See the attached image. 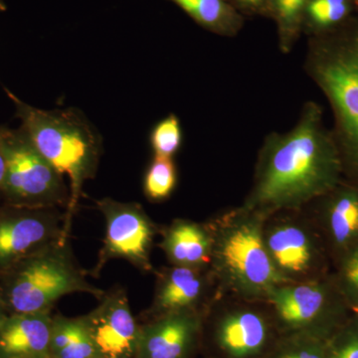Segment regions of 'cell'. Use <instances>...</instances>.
Masks as SVG:
<instances>
[{
	"instance_id": "obj_1",
	"label": "cell",
	"mask_w": 358,
	"mask_h": 358,
	"mask_svg": "<svg viewBox=\"0 0 358 358\" xmlns=\"http://www.w3.org/2000/svg\"><path fill=\"white\" fill-rule=\"evenodd\" d=\"M343 159L322 110L305 106L300 121L286 134L265 141L253 188L242 205L266 218L320 199L343 180Z\"/></svg>"
},
{
	"instance_id": "obj_2",
	"label": "cell",
	"mask_w": 358,
	"mask_h": 358,
	"mask_svg": "<svg viewBox=\"0 0 358 358\" xmlns=\"http://www.w3.org/2000/svg\"><path fill=\"white\" fill-rule=\"evenodd\" d=\"M15 107L16 117L40 155L70 181V200L66 209L65 230L70 235L85 182L95 178L102 138L80 110H46L28 105L6 89Z\"/></svg>"
},
{
	"instance_id": "obj_3",
	"label": "cell",
	"mask_w": 358,
	"mask_h": 358,
	"mask_svg": "<svg viewBox=\"0 0 358 358\" xmlns=\"http://www.w3.org/2000/svg\"><path fill=\"white\" fill-rule=\"evenodd\" d=\"M307 65L333 110L345 176L358 183V13L331 31L310 36Z\"/></svg>"
},
{
	"instance_id": "obj_4",
	"label": "cell",
	"mask_w": 358,
	"mask_h": 358,
	"mask_svg": "<svg viewBox=\"0 0 358 358\" xmlns=\"http://www.w3.org/2000/svg\"><path fill=\"white\" fill-rule=\"evenodd\" d=\"M268 218L241 206L206 224L211 235V273L221 286L245 301H265L288 282L268 254L264 228Z\"/></svg>"
},
{
	"instance_id": "obj_5",
	"label": "cell",
	"mask_w": 358,
	"mask_h": 358,
	"mask_svg": "<svg viewBox=\"0 0 358 358\" xmlns=\"http://www.w3.org/2000/svg\"><path fill=\"white\" fill-rule=\"evenodd\" d=\"M73 256L69 238L28 257L0 275V300L9 315L50 313L54 303L73 293L98 300L105 294L86 279Z\"/></svg>"
},
{
	"instance_id": "obj_6",
	"label": "cell",
	"mask_w": 358,
	"mask_h": 358,
	"mask_svg": "<svg viewBox=\"0 0 358 358\" xmlns=\"http://www.w3.org/2000/svg\"><path fill=\"white\" fill-rule=\"evenodd\" d=\"M266 301L279 336L305 334L329 339L352 310L336 280L326 277L275 287Z\"/></svg>"
},
{
	"instance_id": "obj_7",
	"label": "cell",
	"mask_w": 358,
	"mask_h": 358,
	"mask_svg": "<svg viewBox=\"0 0 358 358\" xmlns=\"http://www.w3.org/2000/svg\"><path fill=\"white\" fill-rule=\"evenodd\" d=\"M6 173L2 195L6 205L24 208H64L70 190L22 129L3 128Z\"/></svg>"
},
{
	"instance_id": "obj_8",
	"label": "cell",
	"mask_w": 358,
	"mask_h": 358,
	"mask_svg": "<svg viewBox=\"0 0 358 358\" xmlns=\"http://www.w3.org/2000/svg\"><path fill=\"white\" fill-rule=\"evenodd\" d=\"M96 205L105 218L106 236L96 267L90 274L99 275L114 259L128 261L141 272H152L150 253L157 228L143 207L112 199L96 200Z\"/></svg>"
},
{
	"instance_id": "obj_9",
	"label": "cell",
	"mask_w": 358,
	"mask_h": 358,
	"mask_svg": "<svg viewBox=\"0 0 358 358\" xmlns=\"http://www.w3.org/2000/svg\"><path fill=\"white\" fill-rule=\"evenodd\" d=\"M66 211L61 208H0V275L52 244L66 233Z\"/></svg>"
},
{
	"instance_id": "obj_10",
	"label": "cell",
	"mask_w": 358,
	"mask_h": 358,
	"mask_svg": "<svg viewBox=\"0 0 358 358\" xmlns=\"http://www.w3.org/2000/svg\"><path fill=\"white\" fill-rule=\"evenodd\" d=\"M264 239L280 275L288 282L324 277V255L315 233L306 224L286 219L268 224Z\"/></svg>"
},
{
	"instance_id": "obj_11",
	"label": "cell",
	"mask_w": 358,
	"mask_h": 358,
	"mask_svg": "<svg viewBox=\"0 0 358 358\" xmlns=\"http://www.w3.org/2000/svg\"><path fill=\"white\" fill-rule=\"evenodd\" d=\"M279 336L272 315L255 308H233L212 322V358H265Z\"/></svg>"
},
{
	"instance_id": "obj_12",
	"label": "cell",
	"mask_w": 358,
	"mask_h": 358,
	"mask_svg": "<svg viewBox=\"0 0 358 358\" xmlns=\"http://www.w3.org/2000/svg\"><path fill=\"white\" fill-rule=\"evenodd\" d=\"M100 358H136L140 324L121 287L105 292L98 307L83 315Z\"/></svg>"
},
{
	"instance_id": "obj_13",
	"label": "cell",
	"mask_w": 358,
	"mask_h": 358,
	"mask_svg": "<svg viewBox=\"0 0 358 358\" xmlns=\"http://www.w3.org/2000/svg\"><path fill=\"white\" fill-rule=\"evenodd\" d=\"M203 313L188 310L145 320L136 358H194L203 339Z\"/></svg>"
},
{
	"instance_id": "obj_14",
	"label": "cell",
	"mask_w": 358,
	"mask_h": 358,
	"mask_svg": "<svg viewBox=\"0 0 358 358\" xmlns=\"http://www.w3.org/2000/svg\"><path fill=\"white\" fill-rule=\"evenodd\" d=\"M199 268L173 266L157 274L152 306L145 315V320L169 313L202 310L206 294L207 278ZM203 312V310H202Z\"/></svg>"
},
{
	"instance_id": "obj_15",
	"label": "cell",
	"mask_w": 358,
	"mask_h": 358,
	"mask_svg": "<svg viewBox=\"0 0 358 358\" xmlns=\"http://www.w3.org/2000/svg\"><path fill=\"white\" fill-rule=\"evenodd\" d=\"M50 313H14L0 326V358H49Z\"/></svg>"
},
{
	"instance_id": "obj_16",
	"label": "cell",
	"mask_w": 358,
	"mask_h": 358,
	"mask_svg": "<svg viewBox=\"0 0 358 358\" xmlns=\"http://www.w3.org/2000/svg\"><path fill=\"white\" fill-rule=\"evenodd\" d=\"M322 199V226L334 251L341 255L358 245V183L341 181Z\"/></svg>"
},
{
	"instance_id": "obj_17",
	"label": "cell",
	"mask_w": 358,
	"mask_h": 358,
	"mask_svg": "<svg viewBox=\"0 0 358 358\" xmlns=\"http://www.w3.org/2000/svg\"><path fill=\"white\" fill-rule=\"evenodd\" d=\"M162 235L159 246L171 265L199 270L210 267L212 241L207 225L176 219Z\"/></svg>"
},
{
	"instance_id": "obj_18",
	"label": "cell",
	"mask_w": 358,
	"mask_h": 358,
	"mask_svg": "<svg viewBox=\"0 0 358 358\" xmlns=\"http://www.w3.org/2000/svg\"><path fill=\"white\" fill-rule=\"evenodd\" d=\"M49 358H100L83 317H53Z\"/></svg>"
},
{
	"instance_id": "obj_19",
	"label": "cell",
	"mask_w": 358,
	"mask_h": 358,
	"mask_svg": "<svg viewBox=\"0 0 358 358\" xmlns=\"http://www.w3.org/2000/svg\"><path fill=\"white\" fill-rule=\"evenodd\" d=\"M185 11L197 24L224 36L241 30L244 16L225 0H169Z\"/></svg>"
},
{
	"instance_id": "obj_20",
	"label": "cell",
	"mask_w": 358,
	"mask_h": 358,
	"mask_svg": "<svg viewBox=\"0 0 358 358\" xmlns=\"http://www.w3.org/2000/svg\"><path fill=\"white\" fill-rule=\"evenodd\" d=\"M357 13L355 0H308L303 29L310 36L324 34L343 24Z\"/></svg>"
},
{
	"instance_id": "obj_21",
	"label": "cell",
	"mask_w": 358,
	"mask_h": 358,
	"mask_svg": "<svg viewBox=\"0 0 358 358\" xmlns=\"http://www.w3.org/2000/svg\"><path fill=\"white\" fill-rule=\"evenodd\" d=\"M308 0H268V16L277 24L280 43L288 50L303 30V15Z\"/></svg>"
},
{
	"instance_id": "obj_22",
	"label": "cell",
	"mask_w": 358,
	"mask_h": 358,
	"mask_svg": "<svg viewBox=\"0 0 358 358\" xmlns=\"http://www.w3.org/2000/svg\"><path fill=\"white\" fill-rule=\"evenodd\" d=\"M327 341L305 334L280 336L265 358H327Z\"/></svg>"
},
{
	"instance_id": "obj_23",
	"label": "cell",
	"mask_w": 358,
	"mask_h": 358,
	"mask_svg": "<svg viewBox=\"0 0 358 358\" xmlns=\"http://www.w3.org/2000/svg\"><path fill=\"white\" fill-rule=\"evenodd\" d=\"M178 182L173 157H155L143 180V192L150 201L159 202L171 196Z\"/></svg>"
},
{
	"instance_id": "obj_24",
	"label": "cell",
	"mask_w": 358,
	"mask_h": 358,
	"mask_svg": "<svg viewBox=\"0 0 358 358\" xmlns=\"http://www.w3.org/2000/svg\"><path fill=\"white\" fill-rule=\"evenodd\" d=\"M336 282L353 313H358V245L338 255Z\"/></svg>"
},
{
	"instance_id": "obj_25",
	"label": "cell",
	"mask_w": 358,
	"mask_h": 358,
	"mask_svg": "<svg viewBox=\"0 0 358 358\" xmlns=\"http://www.w3.org/2000/svg\"><path fill=\"white\" fill-rule=\"evenodd\" d=\"M182 143V131L176 115L160 121L150 134V145L155 157H173Z\"/></svg>"
},
{
	"instance_id": "obj_26",
	"label": "cell",
	"mask_w": 358,
	"mask_h": 358,
	"mask_svg": "<svg viewBox=\"0 0 358 358\" xmlns=\"http://www.w3.org/2000/svg\"><path fill=\"white\" fill-rule=\"evenodd\" d=\"M327 358H358V313H355L327 341Z\"/></svg>"
},
{
	"instance_id": "obj_27",
	"label": "cell",
	"mask_w": 358,
	"mask_h": 358,
	"mask_svg": "<svg viewBox=\"0 0 358 358\" xmlns=\"http://www.w3.org/2000/svg\"><path fill=\"white\" fill-rule=\"evenodd\" d=\"M242 15H268V0H225Z\"/></svg>"
},
{
	"instance_id": "obj_28",
	"label": "cell",
	"mask_w": 358,
	"mask_h": 358,
	"mask_svg": "<svg viewBox=\"0 0 358 358\" xmlns=\"http://www.w3.org/2000/svg\"><path fill=\"white\" fill-rule=\"evenodd\" d=\"M3 128L0 127V196L2 195L4 179L6 173V159L3 148Z\"/></svg>"
},
{
	"instance_id": "obj_29",
	"label": "cell",
	"mask_w": 358,
	"mask_h": 358,
	"mask_svg": "<svg viewBox=\"0 0 358 358\" xmlns=\"http://www.w3.org/2000/svg\"><path fill=\"white\" fill-rule=\"evenodd\" d=\"M9 313H7L6 307H4L3 303L0 300V326L3 324L4 320L7 319Z\"/></svg>"
},
{
	"instance_id": "obj_30",
	"label": "cell",
	"mask_w": 358,
	"mask_h": 358,
	"mask_svg": "<svg viewBox=\"0 0 358 358\" xmlns=\"http://www.w3.org/2000/svg\"><path fill=\"white\" fill-rule=\"evenodd\" d=\"M7 10V6L4 0H0V13H4Z\"/></svg>"
},
{
	"instance_id": "obj_31",
	"label": "cell",
	"mask_w": 358,
	"mask_h": 358,
	"mask_svg": "<svg viewBox=\"0 0 358 358\" xmlns=\"http://www.w3.org/2000/svg\"><path fill=\"white\" fill-rule=\"evenodd\" d=\"M355 4H357V8H358V0H355Z\"/></svg>"
}]
</instances>
